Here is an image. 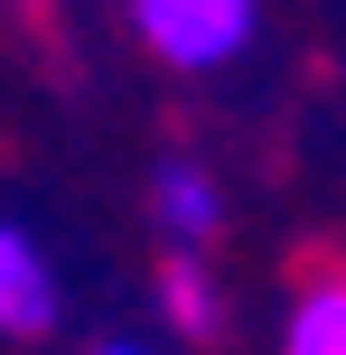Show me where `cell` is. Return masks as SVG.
<instances>
[{"label":"cell","mask_w":346,"mask_h":355,"mask_svg":"<svg viewBox=\"0 0 346 355\" xmlns=\"http://www.w3.org/2000/svg\"><path fill=\"white\" fill-rule=\"evenodd\" d=\"M150 215H159V234H168V243L206 252V243H216V225H225V196H216V178H197V168H159V187H150Z\"/></svg>","instance_id":"4"},{"label":"cell","mask_w":346,"mask_h":355,"mask_svg":"<svg viewBox=\"0 0 346 355\" xmlns=\"http://www.w3.org/2000/svg\"><path fill=\"white\" fill-rule=\"evenodd\" d=\"M56 327V271L19 225H0V337H47Z\"/></svg>","instance_id":"2"},{"label":"cell","mask_w":346,"mask_h":355,"mask_svg":"<svg viewBox=\"0 0 346 355\" xmlns=\"http://www.w3.org/2000/svg\"><path fill=\"white\" fill-rule=\"evenodd\" d=\"M131 28H141V47L159 56V66L216 75V66H234V56L253 47L262 0H131Z\"/></svg>","instance_id":"1"},{"label":"cell","mask_w":346,"mask_h":355,"mask_svg":"<svg viewBox=\"0 0 346 355\" xmlns=\"http://www.w3.org/2000/svg\"><path fill=\"white\" fill-rule=\"evenodd\" d=\"M281 355H346V271H309L281 318Z\"/></svg>","instance_id":"3"},{"label":"cell","mask_w":346,"mask_h":355,"mask_svg":"<svg viewBox=\"0 0 346 355\" xmlns=\"http://www.w3.org/2000/svg\"><path fill=\"white\" fill-rule=\"evenodd\" d=\"M94 355H159V346H131V337H112V346H94Z\"/></svg>","instance_id":"6"},{"label":"cell","mask_w":346,"mask_h":355,"mask_svg":"<svg viewBox=\"0 0 346 355\" xmlns=\"http://www.w3.org/2000/svg\"><path fill=\"white\" fill-rule=\"evenodd\" d=\"M159 300H168V327H187V337H206V327H216V281L187 262V243H178V262L159 271Z\"/></svg>","instance_id":"5"}]
</instances>
